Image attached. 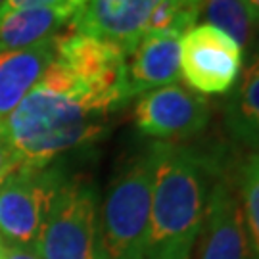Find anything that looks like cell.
Masks as SVG:
<instances>
[{
	"label": "cell",
	"instance_id": "1",
	"mask_svg": "<svg viewBox=\"0 0 259 259\" xmlns=\"http://www.w3.org/2000/svg\"><path fill=\"white\" fill-rule=\"evenodd\" d=\"M111 113L110 104L54 60L2 125L21 167H45L102 139Z\"/></svg>",
	"mask_w": 259,
	"mask_h": 259
},
{
	"label": "cell",
	"instance_id": "2",
	"mask_svg": "<svg viewBox=\"0 0 259 259\" xmlns=\"http://www.w3.org/2000/svg\"><path fill=\"white\" fill-rule=\"evenodd\" d=\"M154 156L146 259H190L202 232L211 161L177 142L150 144Z\"/></svg>",
	"mask_w": 259,
	"mask_h": 259
},
{
	"label": "cell",
	"instance_id": "3",
	"mask_svg": "<svg viewBox=\"0 0 259 259\" xmlns=\"http://www.w3.org/2000/svg\"><path fill=\"white\" fill-rule=\"evenodd\" d=\"M152 181L154 156L148 146L117 173L100 204V259H146Z\"/></svg>",
	"mask_w": 259,
	"mask_h": 259
},
{
	"label": "cell",
	"instance_id": "4",
	"mask_svg": "<svg viewBox=\"0 0 259 259\" xmlns=\"http://www.w3.org/2000/svg\"><path fill=\"white\" fill-rule=\"evenodd\" d=\"M100 196L93 183L65 179L33 244L40 259H100Z\"/></svg>",
	"mask_w": 259,
	"mask_h": 259
},
{
	"label": "cell",
	"instance_id": "5",
	"mask_svg": "<svg viewBox=\"0 0 259 259\" xmlns=\"http://www.w3.org/2000/svg\"><path fill=\"white\" fill-rule=\"evenodd\" d=\"M65 179L52 165L14 171L0 185V238L33 248Z\"/></svg>",
	"mask_w": 259,
	"mask_h": 259
},
{
	"label": "cell",
	"instance_id": "6",
	"mask_svg": "<svg viewBox=\"0 0 259 259\" xmlns=\"http://www.w3.org/2000/svg\"><path fill=\"white\" fill-rule=\"evenodd\" d=\"M242 62V48L213 25L200 23L181 37V77L198 94L231 93Z\"/></svg>",
	"mask_w": 259,
	"mask_h": 259
},
{
	"label": "cell",
	"instance_id": "7",
	"mask_svg": "<svg viewBox=\"0 0 259 259\" xmlns=\"http://www.w3.org/2000/svg\"><path fill=\"white\" fill-rule=\"evenodd\" d=\"M56 60L117 111L129 102L125 52L113 42L83 33L58 37Z\"/></svg>",
	"mask_w": 259,
	"mask_h": 259
},
{
	"label": "cell",
	"instance_id": "8",
	"mask_svg": "<svg viewBox=\"0 0 259 259\" xmlns=\"http://www.w3.org/2000/svg\"><path fill=\"white\" fill-rule=\"evenodd\" d=\"M209 117V102L181 84H167L140 94L135 104L137 129L159 142L192 139L207 127Z\"/></svg>",
	"mask_w": 259,
	"mask_h": 259
},
{
	"label": "cell",
	"instance_id": "9",
	"mask_svg": "<svg viewBox=\"0 0 259 259\" xmlns=\"http://www.w3.org/2000/svg\"><path fill=\"white\" fill-rule=\"evenodd\" d=\"M200 259H259L246 231L238 186L217 179L209 188Z\"/></svg>",
	"mask_w": 259,
	"mask_h": 259
},
{
	"label": "cell",
	"instance_id": "10",
	"mask_svg": "<svg viewBox=\"0 0 259 259\" xmlns=\"http://www.w3.org/2000/svg\"><path fill=\"white\" fill-rule=\"evenodd\" d=\"M161 0H89L71 18L75 33L113 42L127 56Z\"/></svg>",
	"mask_w": 259,
	"mask_h": 259
},
{
	"label": "cell",
	"instance_id": "11",
	"mask_svg": "<svg viewBox=\"0 0 259 259\" xmlns=\"http://www.w3.org/2000/svg\"><path fill=\"white\" fill-rule=\"evenodd\" d=\"M181 79V37L146 35L125 56V81L129 98L177 84Z\"/></svg>",
	"mask_w": 259,
	"mask_h": 259
},
{
	"label": "cell",
	"instance_id": "12",
	"mask_svg": "<svg viewBox=\"0 0 259 259\" xmlns=\"http://www.w3.org/2000/svg\"><path fill=\"white\" fill-rule=\"evenodd\" d=\"M58 37L21 50H0V121H4L56 60Z\"/></svg>",
	"mask_w": 259,
	"mask_h": 259
},
{
	"label": "cell",
	"instance_id": "13",
	"mask_svg": "<svg viewBox=\"0 0 259 259\" xmlns=\"http://www.w3.org/2000/svg\"><path fill=\"white\" fill-rule=\"evenodd\" d=\"M77 8L67 2L14 12L0 18V50H21L58 35Z\"/></svg>",
	"mask_w": 259,
	"mask_h": 259
},
{
	"label": "cell",
	"instance_id": "14",
	"mask_svg": "<svg viewBox=\"0 0 259 259\" xmlns=\"http://www.w3.org/2000/svg\"><path fill=\"white\" fill-rule=\"evenodd\" d=\"M225 125L236 142L259 150V60L253 56L225 102Z\"/></svg>",
	"mask_w": 259,
	"mask_h": 259
},
{
	"label": "cell",
	"instance_id": "15",
	"mask_svg": "<svg viewBox=\"0 0 259 259\" xmlns=\"http://www.w3.org/2000/svg\"><path fill=\"white\" fill-rule=\"evenodd\" d=\"M204 0H161L150 19L142 37L146 35H177L183 37L196 25ZM140 37V38H142Z\"/></svg>",
	"mask_w": 259,
	"mask_h": 259
},
{
	"label": "cell",
	"instance_id": "16",
	"mask_svg": "<svg viewBox=\"0 0 259 259\" xmlns=\"http://www.w3.org/2000/svg\"><path fill=\"white\" fill-rule=\"evenodd\" d=\"M200 14H204L207 25L221 29L240 48L248 45L255 23L242 0H204Z\"/></svg>",
	"mask_w": 259,
	"mask_h": 259
},
{
	"label": "cell",
	"instance_id": "17",
	"mask_svg": "<svg viewBox=\"0 0 259 259\" xmlns=\"http://www.w3.org/2000/svg\"><path fill=\"white\" fill-rule=\"evenodd\" d=\"M238 196L246 231L259 257V152L251 154L242 165Z\"/></svg>",
	"mask_w": 259,
	"mask_h": 259
},
{
	"label": "cell",
	"instance_id": "18",
	"mask_svg": "<svg viewBox=\"0 0 259 259\" xmlns=\"http://www.w3.org/2000/svg\"><path fill=\"white\" fill-rule=\"evenodd\" d=\"M19 167H21V159H19L18 152L12 146L8 135H6V131H4V125H2V121H0V185H2L14 171H18Z\"/></svg>",
	"mask_w": 259,
	"mask_h": 259
},
{
	"label": "cell",
	"instance_id": "19",
	"mask_svg": "<svg viewBox=\"0 0 259 259\" xmlns=\"http://www.w3.org/2000/svg\"><path fill=\"white\" fill-rule=\"evenodd\" d=\"M60 2H64V0H6L0 6V18H4L8 14H14V12H21V10L54 6V4H60Z\"/></svg>",
	"mask_w": 259,
	"mask_h": 259
},
{
	"label": "cell",
	"instance_id": "20",
	"mask_svg": "<svg viewBox=\"0 0 259 259\" xmlns=\"http://www.w3.org/2000/svg\"><path fill=\"white\" fill-rule=\"evenodd\" d=\"M0 250H2V259H40L35 248L10 244L2 238H0Z\"/></svg>",
	"mask_w": 259,
	"mask_h": 259
},
{
	"label": "cell",
	"instance_id": "21",
	"mask_svg": "<svg viewBox=\"0 0 259 259\" xmlns=\"http://www.w3.org/2000/svg\"><path fill=\"white\" fill-rule=\"evenodd\" d=\"M242 2H244L246 10H248L251 21L257 25L259 23V0H242Z\"/></svg>",
	"mask_w": 259,
	"mask_h": 259
},
{
	"label": "cell",
	"instance_id": "22",
	"mask_svg": "<svg viewBox=\"0 0 259 259\" xmlns=\"http://www.w3.org/2000/svg\"><path fill=\"white\" fill-rule=\"evenodd\" d=\"M64 2H67V4H71V6H73V8H81V6H84V4H87V2H89V0H64Z\"/></svg>",
	"mask_w": 259,
	"mask_h": 259
},
{
	"label": "cell",
	"instance_id": "23",
	"mask_svg": "<svg viewBox=\"0 0 259 259\" xmlns=\"http://www.w3.org/2000/svg\"><path fill=\"white\" fill-rule=\"evenodd\" d=\"M253 58H257L259 60V37H257V42H255V52H253Z\"/></svg>",
	"mask_w": 259,
	"mask_h": 259
},
{
	"label": "cell",
	"instance_id": "24",
	"mask_svg": "<svg viewBox=\"0 0 259 259\" xmlns=\"http://www.w3.org/2000/svg\"><path fill=\"white\" fill-rule=\"evenodd\" d=\"M4 2H6V0H0V6H2V4H4Z\"/></svg>",
	"mask_w": 259,
	"mask_h": 259
},
{
	"label": "cell",
	"instance_id": "25",
	"mask_svg": "<svg viewBox=\"0 0 259 259\" xmlns=\"http://www.w3.org/2000/svg\"><path fill=\"white\" fill-rule=\"evenodd\" d=\"M0 259H2V250H0Z\"/></svg>",
	"mask_w": 259,
	"mask_h": 259
}]
</instances>
